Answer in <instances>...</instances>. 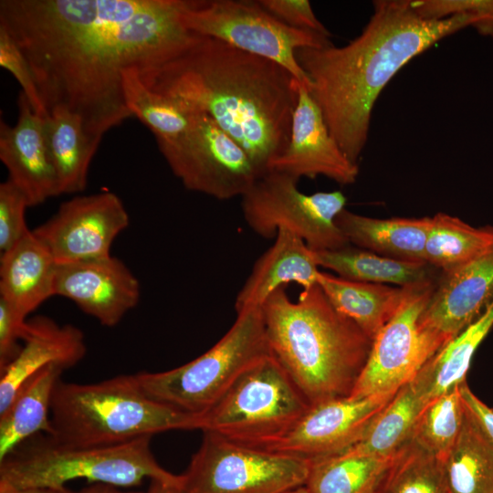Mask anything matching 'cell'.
Segmentation results:
<instances>
[{
	"instance_id": "cell-1",
	"label": "cell",
	"mask_w": 493,
	"mask_h": 493,
	"mask_svg": "<svg viewBox=\"0 0 493 493\" xmlns=\"http://www.w3.org/2000/svg\"><path fill=\"white\" fill-rule=\"evenodd\" d=\"M182 0H1L0 26L32 70L49 112L79 116L101 141L132 114L122 72L165 62L200 36L180 19Z\"/></svg>"
},
{
	"instance_id": "cell-2",
	"label": "cell",
	"mask_w": 493,
	"mask_h": 493,
	"mask_svg": "<svg viewBox=\"0 0 493 493\" xmlns=\"http://www.w3.org/2000/svg\"><path fill=\"white\" fill-rule=\"evenodd\" d=\"M137 72L152 90L209 115L260 176L289 142L299 82L269 59L200 36L173 58Z\"/></svg>"
},
{
	"instance_id": "cell-3",
	"label": "cell",
	"mask_w": 493,
	"mask_h": 493,
	"mask_svg": "<svg viewBox=\"0 0 493 493\" xmlns=\"http://www.w3.org/2000/svg\"><path fill=\"white\" fill-rule=\"evenodd\" d=\"M372 5L368 23L347 45L297 51L331 136L356 164L374 104L389 81L411 59L476 22L471 14L424 18L411 0H377Z\"/></svg>"
},
{
	"instance_id": "cell-4",
	"label": "cell",
	"mask_w": 493,
	"mask_h": 493,
	"mask_svg": "<svg viewBox=\"0 0 493 493\" xmlns=\"http://www.w3.org/2000/svg\"><path fill=\"white\" fill-rule=\"evenodd\" d=\"M261 310L272 356L310 405L351 394L372 340L332 306L318 283L302 289L297 301L280 288Z\"/></svg>"
},
{
	"instance_id": "cell-5",
	"label": "cell",
	"mask_w": 493,
	"mask_h": 493,
	"mask_svg": "<svg viewBox=\"0 0 493 493\" xmlns=\"http://www.w3.org/2000/svg\"><path fill=\"white\" fill-rule=\"evenodd\" d=\"M57 442L73 446L126 443L172 430H202V414H191L149 397L135 375L96 383L58 382L50 412Z\"/></svg>"
},
{
	"instance_id": "cell-6",
	"label": "cell",
	"mask_w": 493,
	"mask_h": 493,
	"mask_svg": "<svg viewBox=\"0 0 493 493\" xmlns=\"http://www.w3.org/2000/svg\"><path fill=\"white\" fill-rule=\"evenodd\" d=\"M152 436L104 446L60 444L46 434L26 440L0 461V484L60 489L73 479L133 487L145 478L181 485L182 475L165 470L151 449Z\"/></svg>"
},
{
	"instance_id": "cell-7",
	"label": "cell",
	"mask_w": 493,
	"mask_h": 493,
	"mask_svg": "<svg viewBox=\"0 0 493 493\" xmlns=\"http://www.w3.org/2000/svg\"><path fill=\"white\" fill-rule=\"evenodd\" d=\"M271 355L261 307L236 313L208 351L172 370L134 374L151 398L191 414L211 408L248 368Z\"/></svg>"
},
{
	"instance_id": "cell-8",
	"label": "cell",
	"mask_w": 493,
	"mask_h": 493,
	"mask_svg": "<svg viewBox=\"0 0 493 493\" xmlns=\"http://www.w3.org/2000/svg\"><path fill=\"white\" fill-rule=\"evenodd\" d=\"M310 404L271 355L243 372L203 415L202 431L230 442L269 450Z\"/></svg>"
},
{
	"instance_id": "cell-9",
	"label": "cell",
	"mask_w": 493,
	"mask_h": 493,
	"mask_svg": "<svg viewBox=\"0 0 493 493\" xmlns=\"http://www.w3.org/2000/svg\"><path fill=\"white\" fill-rule=\"evenodd\" d=\"M180 19L194 34L280 65L309 90L310 82L298 62L297 51L332 44L329 36L288 26L258 0H182Z\"/></svg>"
},
{
	"instance_id": "cell-10",
	"label": "cell",
	"mask_w": 493,
	"mask_h": 493,
	"mask_svg": "<svg viewBox=\"0 0 493 493\" xmlns=\"http://www.w3.org/2000/svg\"><path fill=\"white\" fill-rule=\"evenodd\" d=\"M299 180L275 170L259 176L241 196L247 226L264 238H274L279 229L300 237L314 251L333 250L349 244L336 217L345 209L341 191L302 193Z\"/></svg>"
},
{
	"instance_id": "cell-11",
	"label": "cell",
	"mask_w": 493,
	"mask_h": 493,
	"mask_svg": "<svg viewBox=\"0 0 493 493\" xmlns=\"http://www.w3.org/2000/svg\"><path fill=\"white\" fill-rule=\"evenodd\" d=\"M310 463L230 442L205 431L182 474L184 493H286L304 486Z\"/></svg>"
},
{
	"instance_id": "cell-12",
	"label": "cell",
	"mask_w": 493,
	"mask_h": 493,
	"mask_svg": "<svg viewBox=\"0 0 493 493\" xmlns=\"http://www.w3.org/2000/svg\"><path fill=\"white\" fill-rule=\"evenodd\" d=\"M156 142L186 189L218 200L242 196L260 176L245 149L206 113L194 112L185 132Z\"/></svg>"
},
{
	"instance_id": "cell-13",
	"label": "cell",
	"mask_w": 493,
	"mask_h": 493,
	"mask_svg": "<svg viewBox=\"0 0 493 493\" xmlns=\"http://www.w3.org/2000/svg\"><path fill=\"white\" fill-rule=\"evenodd\" d=\"M435 284L431 278L404 287L400 307L372 340L366 363L349 396L396 393L442 348L419 324Z\"/></svg>"
},
{
	"instance_id": "cell-14",
	"label": "cell",
	"mask_w": 493,
	"mask_h": 493,
	"mask_svg": "<svg viewBox=\"0 0 493 493\" xmlns=\"http://www.w3.org/2000/svg\"><path fill=\"white\" fill-rule=\"evenodd\" d=\"M130 223L121 200L103 192L63 203L46 223L32 230L58 264L110 256V247Z\"/></svg>"
},
{
	"instance_id": "cell-15",
	"label": "cell",
	"mask_w": 493,
	"mask_h": 493,
	"mask_svg": "<svg viewBox=\"0 0 493 493\" xmlns=\"http://www.w3.org/2000/svg\"><path fill=\"white\" fill-rule=\"evenodd\" d=\"M396 393L362 398L344 396L312 404L268 451L309 463L342 454L363 437Z\"/></svg>"
},
{
	"instance_id": "cell-16",
	"label": "cell",
	"mask_w": 493,
	"mask_h": 493,
	"mask_svg": "<svg viewBox=\"0 0 493 493\" xmlns=\"http://www.w3.org/2000/svg\"><path fill=\"white\" fill-rule=\"evenodd\" d=\"M55 296L72 300L101 325L114 327L140 299V283L120 259L106 257L57 265Z\"/></svg>"
},
{
	"instance_id": "cell-17",
	"label": "cell",
	"mask_w": 493,
	"mask_h": 493,
	"mask_svg": "<svg viewBox=\"0 0 493 493\" xmlns=\"http://www.w3.org/2000/svg\"><path fill=\"white\" fill-rule=\"evenodd\" d=\"M270 170L298 180L324 176L341 185L351 184L357 180L358 164L346 156L331 136L320 107L300 82L289 142Z\"/></svg>"
},
{
	"instance_id": "cell-18",
	"label": "cell",
	"mask_w": 493,
	"mask_h": 493,
	"mask_svg": "<svg viewBox=\"0 0 493 493\" xmlns=\"http://www.w3.org/2000/svg\"><path fill=\"white\" fill-rule=\"evenodd\" d=\"M493 300V246L442 273L421 313V328L442 346L477 320Z\"/></svg>"
},
{
	"instance_id": "cell-19",
	"label": "cell",
	"mask_w": 493,
	"mask_h": 493,
	"mask_svg": "<svg viewBox=\"0 0 493 493\" xmlns=\"http://www.w3.org/2000/svg\"><path fill=\"white\" fill-rule=\"evenodd\" d=\"M17 105L14 126L0 121V159L8 171V180L32 206L60 194L46 142L44 118L34 111L22 91Z\"/></svg>"
},
{
	"instance_id": "cell-20",
	"label": "cell",
	"mask_w": 493,
	"mask_h": 493,
	"mask_svg": "<svg viewBox=\"0 0 493 493\" xmlns=\"http://www.w3.org/2000/svg\"><path fill=\"white\" fill-rule=\"evenodd\" d=\"M18 354L0 369V414L11 404L22 384L45 367L64 369L77 364L86 353L82 331L58 325L46 317L26 321Z\"/></svg>"
},
{
	"instance_id": "cell-21",
	"label": "cell",
	"mask_w": 493,
	"mask_h": 493,
	"mask_svg": "<svg viewBox=\"0 0 493 493\" xmlns=\"http://www.w3.org/2000/svg\"><path fill=\"white\" fill-rule=\"evenodd\" d=\"M272 246L255 262L235 300L236 313L259 308L277 289L294 283L308 288L320 273L313 250L297 235L279 229Z\"/></svg>"
},
{
	"instance_id": "cell-22",
	"label": "cell",
	"mask_w": 493,
	"mask_h": 493,
	"mask_svg": "<svg viewBox=\"0 0 493 493\" xmlns=\"http://www.w3.org/2000/svg\"><path fill=\"white\" fill-rule=\"evenodd\" d=\"M58 263L32 230L0 257V298L26 316L55 296Z\"/></svg>"
},
{
	"instance_id": "cell-23",
	"label": "cell",
	"mask_w": 493,
	"mask_h": 493,
	"mask_svg": "<svg viewBox=\"0 0 493 493\" xmlns=\"http://www.w3.org/2000/svg\"><path fill=\"white\" fill-rule=\"evenodd\" d=\"M336 223L350 245L392 258L425 261L430 216L380 219L343 209Z\"/></svg>"
},
{
	"instance_id": "cell-24",
	"label": "cell",
	"mask_w": 493,
	"mask_h": 493,
	"mask_svg": "<svg viewBox=\"0 0 493 493\" xmlns=\"http://www.w3.org/2000/svg\"><path fill=\"white\" fill-rule=\"evenodd\" d=\"M65 369L51 364L26 381L9 407L0 414V461L17 446L43 432L51 433V403Z\"/></svg>"
},
{
	"instance_id": "cell-25",
	"label": "cell",
	"mask_w": 493,
	"mask_h": 493,
	"mask_svg": "<svg viewBox=\"0 0 493 493\" xmlns=\"http://www.w3.org/2000/svg\"><path fill=\"white\" fill-rule=\"evenodd\" d=\"M44 131L59 194L82 192L100 140L89 135L81 118L64 108L48 112L44 118Z\"/></svg>"
},
{
	"instance_id": "cell-26",
	"label": "cell",
	"mask_w": 493,
	"mask_h": 493,
	"mask_svg": "<svg viewBox=\"0 0 493 493\" xmlns=\"http://www.w3.org/2000/svg\"><path fill=\"white\" fill-rule=\"evenodd\" d=\"M317 283L332 306L372 340L395 314L404 287L359 282L320 271Z\"/></svg>"
},
{
	"instance_id": "cell-27",
	"label": "cell",
	"mask_w": 493,
	"mask_h": 493,
	"mask_svg": "<svg viewBox=\"0 0 493 493\" xmlns=\"http://www.w3.org/2000/svg\"><path fill=\"white\" fill-rule=\"evenodd\" d=\"M493 327V300L482 315L443 346L411 382L425 404L466 382L472 357Z\"/></svg>"
},
{
	"instance_id": "cell-28",
	"label": "cell",
	"mask_w": 493,
	"mask_h": 493,
	"mask_svg": "<svg viewBox=\"0 0 493 493\" xmlns=\"http://www.w3.org/2000/svg\"><path fill=\"white\" fill-rule=\"evenodd\" d=\"M319 267L330 269L345 279L407 287L433 278L425 261L392 258L350 245L333 250L314 251Z\"/></svg>"
},
{
	"instance_id": "cell-29",
	"label": "cell",
	"mask_w": 493,
	"mask_h": 493,
	"mask_svg": "<svg viewBox=\"0 0 493 493\" xmlns=\"http://www.w3.org/2000/svg\"><path fill=\"white\" fill-rule=\"evenodd\" d=\"M395 455L344 452L312 462L304 486L309 493H378Z\"/></svg>"
},
{
	"instance_id": "cell-30",
	"label": "cell",
	"mask_w": 493,
	"mask_h": 493,
	"mask_svg": "<svg viewBox=\"0 0 493 493\" xmlns=\"http://www.w3.org/2000/svg\"><path fill=\"white\" fill-rule=\"evenodd\" d=\"M443 463L448 493H493V446L467 412Z\"/></svg>"
},
{
	"instance_id": "cell-31",
	"label": "cell",
	"mask_w": 493,
	"mask_h": 493,
	"mask_svg": "<svg viewBox=\"0 0 493 493\" xmlns=\"http://www.w3.org/2000/svg\"><path fill=\"white\" fill-rule=\"evenodd\" d=\"M492 246V226L475 227L458 217L438 213L431 217L425 261L445 273L476 258Z\"/></svg>"
},
{
	"instance_id": "cell-32",
	"label": "cell",
	"mask_w": 493,
	"mask_h": 493,
	"mask_svg": "<svg viewBox=\"0 0 493 493\" xmlns=\"http://www.w3.org/2000/svg\"><path fill=\"white\" fill-rule=\"evenodd\" d=\"M426 404L411 383L398 390L372 422L363 437L346 452L393 456L412 437L419 414Z\"/></svg>"
},
{
	"instance_id": "cell-33",
	"label": "cell",
	"mask_w": 493,
	"mask_h": 493,
	"mask_svg": "<svg viewBox=\"0 0 493 493\" xmlns=\"http://www.w3.org/2000/svg\"><path fill=\"white\" fill-rule=\"evenodd\" d=\"M125 104L154 135L156 141H172L189 128L194 112L180 102L149 89L135 68L122 72Z\"/></svg>"
},
{
	"instance_id": "cell-34",
	"label": "cell",
	"mask_w": 493,
	"mask_h": 493,
	"mask_svg": "<svg viewBox=\"0 0 493 493\" xmlns=\"http://www.w3.org/2000/svg\"><path fill=\"white\" fill-rule=\"evenodd\" d=\"M465 416L466 408L458 385L424 406L411 441L444 461L461 432Z\"/></svg>"
},
{
	"instance_id": "cell-35",
	"label": "cell",
	"mask_w": 493,
	"mask_h": 493,
	"mask_svg": "<svg viewBox=\"0 0 493 493\" xmlns=\"http://www.w3.org/2000/svg\"><path fill=\"white\" fill-rule=\"evenodd\" d=\"M378 493H448L443 460L410 440L395 455Z\"/></svg>"
},
{
	"instance_id": "cell-36",
	"label": "cell",
	"mask_w": 493,
	"mask_h": 493,
	"mask_svg": "<svg viewBox=\"0 0 493 493\" xmlns=\"http://www.w3.org/2000/svg\"><path fill=\"white\" fill-rule=\"evenodd\" d=\"M416 13L427 19H444L458 14L476 17L472 26L493 39V0H411Z\"/></svg>"
},
{
	"instance_id": "cell-37",
	"label": "cell",
	"mask_w": 493,
	"mask_h": 493,
	"mask_svg": "<svg viewBox=\"0 0 493 493\" xmlns=\"http://www.w3.org/2000/svg\"><path fill=\"white\" fill-rule=\"evenodd\" d=\"M24 194L8 179L0 184V252L14 246L27 232Z\"/></svg>"
},
{
	"instance_id": "cell-38",
	"label": "cell",
	"mask_w": 493,
	"mask_h": 493,
	"mask_svg": "<svg viewBox=\"0 0 493 493\" xmlns=\"http://www.w3.org/2000/svg\"><path fill=\"white\" fill-rule=\"evenodd\" d=\"M0 66L8 70L22 88L34 111L45 118L48 115L38 93L30 66L13 37L0 26Z\"/></svg>"
},
{
	"instance_id": "cell-39",
	"label": "cell",
	"mask_w": 493,
	"mask_h": 493,
	"mask_svg": "<svg viewBox=\"0 0 493 493\" xmlns=\"http://www.w3.org/2000/svg\"><path fill=\"white\" fill-rule=\"evenodd\" d=\"M270 14L288 26L330 37L308 0H258Z\"/></svg>"
},
{
	"instance_id": "cell-40",
	"label": "cell",
	"mask_w": 493,
	"mask_h": 493,
	"mask_svg": "<svg viewBox=\"0 0 493 493\" xmlns=\"http://www.w3.org/2000/svg\"><path fill=\"white\" fill-rule=\"evenodd\" d=\"M26 321L0 298V369L18 354L21 346L17 342L22 340Z\"/></svg>"
},
{
	"instance_id": "cell-41",
	"label": "cell",
	"mask_w": 493,
	"mask_h": 493,
	"mask_svg": "<svg viewBox=\"0 0 493 493\" xmlns=\"http://www.w3.org/2000/svg\"><path fill=\"white\" fill-rule=\"evenodd\" d=\"M460 393L467 415L493 446V409L473 393L467 382L460 384Z\"/></svg>"
},
{
	"instance_id": "cell-42",
	"label": "cell",
	"mask_w": 493,
	"mask_h": 493,
	"mask_svg": "<svg viewBox=\"0 0 493 493\" xmlns=\"http://www.w3.org/2000/svg\"><path fill=\"white\" fill-rule=\"evenodd\" d=\"M67 488L55 489L47 488H14L8 485L0 484V493H69Z\"/></svg>"
},
{
	"instance_id": "cell-43",
	"label": "cell",
	"mask_w": 493,
	"mask_h": 493,
	"mask_svg": "<svg viewBox=\"0 0 493 493\" xmlns=\"http://www.w3.org/2000/svg\"><path fill=\"white\" fill-rule=\"evenodd\" d=\"M144 493H184L181 485L165 484L156 480L151 481L149 489Z\"/></svg>"
},
{
	"instance_id": "cell-44",
	"label": "cell",
	"mask_w": 493,
	"mask_h": 493,
	"mask_svg": "<svg viewBox=\"0 0 493 493\" xmlns=\"http://www.w3.org/2000/svg\"><path fill=\"white\" fill-rule=\"evenodd\" d=\"M69 493H144V492H123V491L115 489L114 486L98 483L94 486H91L79 492L70 491Z\"/></svg>"
},
{
	"instance_id": "cell-45",
	"label": "cell",
	"mask_w": 493,
	"mask_h": 493,
	"mask_svg": "<svg viewBox=\"0 0 493 493\" xmlns=\"http://www.w3.org/2000/svg\"><path fill=\"white\" fill-rule=\"evenodd\" d=\"M286 493H309V492L305 486H300L291 490H288Z\"/></svg>"
}]
</instances>
